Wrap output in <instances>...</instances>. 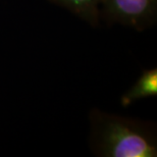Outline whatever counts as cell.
<instances>
[{"label":"cell","mask_w":157,"mask_h":157,"mask_svg":"<svg viewBox=\"0 0 157 157\" xmlns=\"http://www.w3.org/2000/svg\"><path fill=\"white\" fill-rule=\"evenodd\" d=\"M93 144L105 157H155L157 141L144 124L114 114L94 112Z\"/></svg>","instance_id":"6da1fadb"},{"label":"cell","mask_w":157,"mask_h":157,"mask_svg":"<svg viewBox=\"0 0 157 157\" xmlns=\"http://www.w3.org/2000/svg\"><path fill=\"white\" fill-rule=\"evenodd\" d=\"M100 11L110 21L141 31L155 21L157 0H102Z\"/></svg>","instance_id":"7a4b0ae2"},{"label":"cell","mask_w":157,"mask_h":157,"mask_svg":"<svg viewBox=\"0 0 157 157\" xmlns=\"http://www.w3.org/2000/svg\"><path fill=\"white\" fill-rule=\"evenodd\" d=\"M157 95V68L144 71L133 86L122 95L121 103L122 106L132 105L141 99Z\"/></svg>","instance_id":"3957f363"},{"label":"cell","mask_w":157,"mask_h":157,"mask_svg":"<svg viewBox=\"0 0 157 157\" xmlns=\"http://www.w3.org/2000/svg\"><path fill=\"white\" fill-rule=\"evenodd\" d=\"M52 1L74 12L88 24L97 26L99 23L102 0H52Z\"/></svg>","instance_id":"277c9868"}]
</instances>
